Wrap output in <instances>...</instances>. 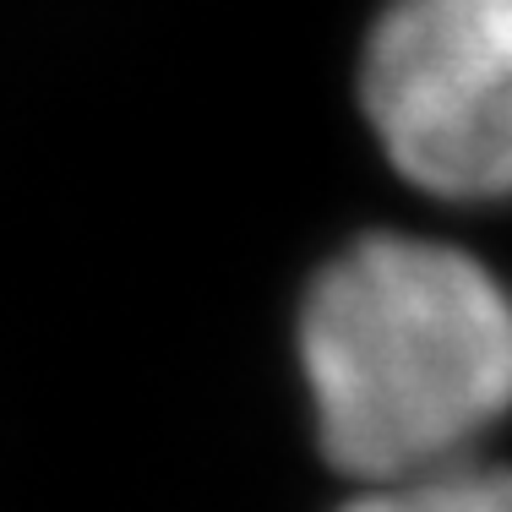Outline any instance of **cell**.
Wrapping results in <instances>:
<instances>
[{
	"label": "cell",
	"instance_id": "cell-2",
	"mask_svg": "<svg viewBox=\"0 0 512 512\" xmlns=\"http://www.w3.org/2000/svg\"><path fill=\"white\" fill-rule=\"evenodd\" d=\"M360 109L387 164L436 202H512V0H387Z\"/></svg>",
	"mask_w": 512,
	"mask_h": 512
},
{
	"label": "cell",
	"instance_id": "cell-1",
	"mask_svg": "<svg viewBox=\"0 0 512 512\" xmlns=\"http://www.w3.org/2000/svg\"><path fill=\"white\" fill-rule=\"evenodd\" d=\"M295 344L316 442L355 485L480 458L512 414V289L447 240H349L311 278Z\"/></svg>",
	"mask_w": 512,
	"mask_h": 512
},
{
	"label": "cell",
	"instance_id": "cell-3",
	"mask_svg": "<svg viewBox=\"0 0 512 512\" xmlns=\"http://www.w3.org/2000/svg\"><path fill=\"white\" fill-rule=\"evenodd\" d=\"M398 496L409 512H512V463H491L480 453L398 485Z\"/></svg>",
	"mask_w": 512,
	"mask_h": 512
},
{
	"label": "cell",
	"instance_id": "cell-4",
	"mask_svg": "<svg viewBox=\"0 0 512 512\" xmlns=\"http://www.w3.org/2000/svg\"><path fill=\"white\" fill-rule=\"evenodd\" d=\"M338 512H409L404 496H398V485H360L355 502H344Z\"/></svg>",
	"mask_w": 512,
	"mask_h": 512
}]
</instances>
